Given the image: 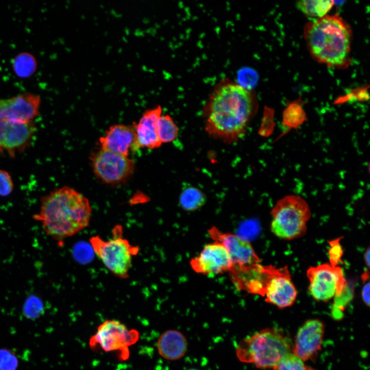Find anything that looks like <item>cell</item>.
I'll list each match as a JSON object with an SVG mask.
<instances>
[{"label": "cell", "mask_w": 370, "mask_h": 370, "mask_svg": "<svg viewBox=\"0 0 370 370\" xmlns=\"http://www.w3.org/2000/svg\"><path fill=\"white\" fill-rule=\"evenodd\" d=\"M161 115L162 108L157 106L146 110L134 125L137 148L154 149L161 145L157 128L158 119Z\"/></svg>", "instance_id": "cell-18"}, {"label": "cell", "mask_w": 370, "mask_h": 370, "mask_svg": "<svg viewBox=\"0 0 370 370\" xmlns=\"http://www.w3.org/2000/svg\"><path fill=\"white\" fill-rule=\"evenodd\" d=\"M92 164L95 175L108 184H118L126 180L135 165L128 157L102 149L93 156Z\"/></svg>", "instance_id": "cell-9"}, {"label": "cell", "mask_w": 370, "mask_h": 370, "mask_svg": "<svg viewBox=\"0 0 370 370\" xmlns=\"http://www.w3.org/2000/svg\"><path fill=\"white\" fill-rule=\"evenodd\" d=\"M187 370H198V369H195V368H191V369H187Z\"/></svg>", "instance_id": "cell-28"}, {"label": "cell", "mask_w": 370, "mask_h": 370, "mask_svg": "<svg viewBox=\"0 0 370 370\" xmlns=\"http://www.w3.org/2000/svg\"><path fill=\"white\" fill-rule=\"evenodd\" d=\"M187 347V340L184 336L179 331L174 329L163 332L157 343L159 355L169 360H176L183 357Z\"/></svg>", "instance_id": "cell-19"}, {"label": "cell", "mask_w": 370, "mask_h": 370, "mask_svg": "<svg viewBox=\"0 0 370 370\" xmlns=\"http://www.w3.org/2000/svg\"><path fill=\"white\" fill-rule=\"evenodd\" d=\"M135 329H129L119 321L107 320L98 327L90 339L89 345L92 349L100 347L105 351H118L119 358L125 360L129 356V347L139 339Z\"/></svg>", "instance_id": "cell-7"}, {"label": "cell", "mask_w": 370, "mask_h": 370, "mask_svg": "<svg viewBox=\"0 0 370 370\" xmlns=\"http://www.w3.org/2000/svg\"><path fill=\"white\" fill-rule=\"evenodd\" d=\"M36 62L32 55L22 53L14 59L13 68L16 73L21 77H27L33 73L35 69Z\"/></svg>", "instance_id": "cell-23"}, {"label": "cell", "mask_w": 370, "mask_h": 370, "mask_svg": "<svg viewBox=\"0 0 370 370\" xmlns=\"http://www.w3.org/2000/svg\"><path fill=\"white\" fill-rule=\"evenodd\" d=\"M91 213L87 198L75 189L64 186L42 197L40 211L33 217L42 223L47 235L62 240L87 227Z\"/></svg>", "instance_id": "cell-2"}, {"label": "cell", "mask_w": 370, "mask_h": 370, "mask_svg": "<svg viewBox=\"0 0 370 370\" xmlns=\"http://www.w3.org/2000/svg\"><path fill=\"white\" fill-rule=\"evenodd\" d=\"M101 149L128 157L132 148H137L136 134L133 127L115 124L99 139Z\"/></svg>", "instance_id": "cell-17"}, {"label": "cell", "mask_w": 370, "mask_h": 370, "mask_svg": "<svg viewBox=\"0 0 370 370\" xmlns=\"http://www.w3.org/2000/svg\"><path fill=\"white\" fill-rule=\"evenodd\" d=\"M114 234L113 238L107 240L98 235L92 236L90 244L96 255L110 272L120 278L126 279L128 276L133 257L139 249L119 233L117 235L115 231Z\"/></svg>", "instance_id": "cell-6"}, {"label": "cell", "mask_w": 370, "mask_h": 370, "mask_svg": "<svg viewBox=\"0 0 370 370\" xmlns=\"http://www.w3.org/2000/svg\"><path fill=\"white\" fill-rule=\"evenodd\" d=\"M275 370H317L306 365L292 353L286 356Z\"/></svg>", "instance_id": "cell-24"}, {"label": "cell", "mask_w": 370, "mask_h": 370, "mask_svg": "<svg viewBox=\"0 0 370 370\" xmlns=\"http://www.w3.org/2000/svg\"><path fill=\"white\" fill-rule=\"evenodd\" d=\"M369 252H370L369 247H368L365 252L364 256L365 263L367 265V268H369V260H370Z\"/></svg>", "instance_id": "cell-27"}, {"label": "cell", "mask_w": 370, "mask_h": 370, "mask_svg": "<svg viewBox=\"0 0 370 370\" xmlns=\"http://www.w3.org/2000/svg\"><path fill=\"white\" fill-rule=\"evenodd\" d=\"M304 38L310 54L329 67L345 69L350 63L352 31L339 15H328L309 22Z\"/></svg>", "instance_id": "cell-3"}, {"label": "cell", "mask_w": 370, "mask_h": 370, "mask_svg": "<svg viewBox=\"0 0 370 370\" xmlns=\"http://www.w3.org/2000/svg\"><path fill=\"white\" fill-rule=\"evenodd\" d=\"M292 348L290 338L283 331L267 328L241 340L235 353L242 362L253 364L258 368L275 369Z\"/></svg>", "instance_id": "cell-4"}, {"label": "cell", "mask_w": 370, "mask_h": 370, "mask_svg": "<svg viewBox=\"0 0 370 370\" xmlns=\"http://www.w3.org/2000/svg\"><path fill=\"white\" fill-rule=\"evenodd\" d=\"M190 265L194 272L204 275L229 273L233 266L226 248L216 241L206 245L197 256L190 260Z\"/></svg>", "instance_id": "cell-11"}, {"label": "cell", "mask_w": 370, "mask_h": 370, "mask_svg": "<svg viewBox=\"0 0 370 370\" xmlns=\"http://www.w3.org/2000/svg\"><path fill=\"white\" fill-rule=\"evenodd\" d=\"M298 295L287 266L275 267L265 287V301L280 308L292 305Z\"/></svg>", "instance_id": "cell-13"}, {"label": "cell", "mask_w": 370, "mask_h": 370, "mask_svg": "<svg viewBox=\"0 0 370 370\" xmlns=\"http://www.w3.org/2000/svg\"><path fill=\"white\" fill-rule=\"evenodd\" d=\"M36 131L33 121L0 120V154L11 158L29 147Z\"/></svg>", "instance_id": "cell-10"}, {"label": "cell", "mask_w": 370, "mask_h": 370, "mask_svg": "<svg viewBox=\"0 0 370 370\" xmlns=\"http://www.w3.org/2000/svg\"><path fill=\"white\" fill-rule=\"evenodd\" d=\"M334 4L333 1H301L296 6L305 15L318 18L326 15Z\"/></svg>", "instance_id": "cell-21"}, {"label": "cell", "mask_w": 370, "mask_h": 370, "mask_svg": "<svg viewBox=\"0 0 370 370\" xmlns=\"http://www.w3.org/2000/svg\"><path fill=\"white\" fill-rule=\"evenodd\" d=\"M13 188L14 184L10 174L5 170H0V196L9 195Z\"/></svg>", "instance_id": "cell-25"}, {"label": "cell", "mask_w": 370, "mask_h": 370, "mask_svg": "<svg viewBox=\"0 0 370 370\" xmlns=\"http://www.w3.org/2000/svg\"><path fill=\"white\" fill-rule=\"evenodd\" d=\"M206 201L205 194L199 189L191 185L182 188L179 197L181 208L187 211H194L200 209Z\"/></svg>", "instance_id": "cell-20"}, {"label": "cell", "mask_w": 370, "mask_h": 370, "mask_svg": "<svg viewBox=\"0 0 370 370\" xmlns=\"http://www.w3.org/2000/svg\"><path fill=\"white\" fill-rule=\"evenodd\" d=\"M306 275L309 293L316 301L327 302L340 296L345 286L342 269L336 264L323 263L310 267Z\"/></svg>", "instance_id": "cell-8"}, {"label": "cell", "mask_w": 370, "mask_h": 370, "mask_svg": "<svg viewBox=\"0 0 370 370\" xmlns=\"http://www.w3.org/2000/svg\"><path fill=\"white\" fill-rule=\"evenodd\" d=\"M324 330L320 320L306 321L297 331L291 353L303 361L314 358L321 350Z\"/></svg>", "instance_id": "cell-15"}, {"label": "cell", "mask_w": 370, "mask_h": 370, "mask_svg": "<svg viewBox=\"0 0 370 370\" xmlns=\"http://www.w3.org/2000/svg\"><path fill=\"white\" fill-rule=\"evenodd\" d=\"M369 285L370 284L368 282L363 286L361 291L362 300L367 306L369 305Z\"/></svg>", "instance_id": "cell-26"}, {"label": "cell", "mask_w": 370, "mask_h": 370, "mask_svg": "<svg viewBox=\"0 0 370 370\" xmlns=\"http://www.w3.org/2000/svg\"><path fill=\"white\" fill-rule=\"evenodd\" d=\"M157 128L158 138L161 143L170 142L177 137L178 127L168 115H161L159 117Z\"/></svg>", "instance_id": "cell-22"}, {"label": "cell", "mask_w": 370, "mask_h": 370, "mask_svg": "<svg viewBox=\"0 0 370 370\" xmlns=\"http://www.w3.org/2000/svg\"><path fill=\"white\" fill-rule=\"evenodd\" d=\"M257 108L253 90L228 78L222 79L214 86L203 106L206 131L225 143L235 142L246 132Z\"/></svg>", "instance_id": "cell-1"}, {"label": "cell", "mask_w": 370, "mask_h": 370, "mask_svg": "<svg viewBox=\"0 0 370 370\" xmlns=\"http://www.w3.org/2000/svg\"><path fill=\"white\" fill-rule=\"evenodd\" d=\"M208 232L211 238L226 248L233 266L243 267L261 263V259L248 240L235 234L222 232L215 226L211 227Z\"/></svg>", "instance_id": "cell-14"}, {"label": "cell", "mask_w": 370, "mask_h": 370, "mask_svg": "<svg viewBox=\"0 0 370 370\" xmlns=\"http://www.w3.org/2000/svg\"><path fill=\"white\" fill-rule=\"evenodd\" d=\"M275 266L260 263L252 265L233 266L229 274L230 280L239 290L263 297L266 285Z\"/></svg>", "instance_id": "cell-12"}, {"label": "cell", "mask_w": 370, "mask_h": 370, "mask_svg": "<svg viewBox=\"0 0 370 370\" xmlns=\"http://www.w3.org/2000/svg\"><path fill=\"white\" fill-rule=\"evenodd\" d=\"M272 233L279 238L292 240L304 236L311 211L301 197L288 195L280 199L271 211Z\"/></svg>", "instance_id": "cell-5"}, {"label": "cell", "mask_w": 370, "mask_h": 370, "mask_svg": "<svg viewBox=\"0 0 370 370\" xmlns=\"http://www.w3.org/2000/svg\"><path fill=\"white\" fill-rule=\"evenodd\" d=\"M40 103V97L30 92L0 99V120L32 121L39 115Z\"/></svg>", "instance_id": "cell-16"}]
</instances>
